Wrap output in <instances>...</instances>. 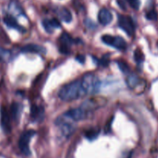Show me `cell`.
<instances>
[{"label": "cell", "mask_w": 158, "mask_h": 158, "mask_svg": "<svg viewBox=\"0 0 158 158\" xmlns=\"http://www.w3.org/2000/svg\"><path fill=\"white\" fill-rule=\"evenodd\" d=\"M81 84L85 94L88 95H92L98 93L101 86L98 77L91 73L83 76L81 80Z\"/></svg>", "instance_id": "7a4b0ae2"}, {"label": "cell", "mask_w": 158, "mask_h": 158, "mask_svg": "<svg viewBox=\"0 0 158 158\" xmlns=\"http://www.w3.org/2000/svg\"><path fill=\"white\" fill-rule=\"evenodd\" d=\"M81 80H76L64 85L59 91V97L63 101H72L85 95Z\"/></svg>", "instance_id": "6da1fadb"}, {"label": "cell", "mask_w": 158, "mask_h": 158, "mask_svg": "<svg viewBox=\"0 0 158 158\" xmlns=\"http://www.w3.org/2000/svg\"><path fill=\"white\" fill-rule=\"evenodd\" d=\"M100 133V130L99 129V128H92V129L88 130L87 131H86V133H85V137H86L87 140L92 141V140H96V139L99 137Z\"/></svg>", "instance_id": "9a60e30c"}, {"label": "cell", "mask_w": 158, "mask_h": 158, "mask_svg": "<svg viewBox=\"0 0 158 158\" xmlns=\"http://www.w3.org/2000/svg\"><path fill=\"white\" fill-rule=\"evenodd\" d=\"M50 21H51V23H52V25L53 26V27L55 28V29L56 28L61 27V25H60V22H59L56 19H50Z\"/></svg>", "instance_id": "4316f807"}, {"label": "cell", "mask_w": 158, "mask_h": 158, "mask_svg": "<svg viewBox=\"0 0 158 158\" xmlns=\"http://www.w3.org/2000/svg\"><path fill=\"white\" fill-rule=\"evenodd\" d=\"M1 114V127L2 129L3 130L6 134H9L11 132V124H10V118H9V113L7 112L6 109L5 107L1 108L0 111Z\"/></svg>", "instance_id": "52a82bcc"}, {"label": "cell", "mask_w": 158, "mask_h": 158, "mask_svg": "<svg viewBox=\"0 0 158 158\" xmlns=\"http://www.w3.org/2000/svg\"><path fill=\"white\" fill-rule=\"evenodd\" d=\"M110 63V58H109V55H106L103 57V58L100 60V63L103 66H108Z\"/></svg>", "instance_id": "d4e9b609"}, {"label": "cell", "mask_w": 158, "mask_h": 158, "mask_svg": "<svg viewBox=\"0 0 158 158\" xmlns=\"http://www.w3.org/2000/svg\"><path fill=\"white\" fill-rule=\"evenodd\" d=\"M113 119H114V117H112L111 120H110V121H109V123H108V125H106V128H105V131H106V133L110 132V126H111V123H112Z\"/></svg>", "instance_id": "f546056e"}, {"label": "cell", "mask_w": 158, "mask_h": 158, "mask_svg": "<svg viewBox=\"0 0 158 158\" xmlns=\"http://www.w3.org/2000/svg\"><path fill=\"white\" fill-rule=\"evenodd\" d=\"M117 4L119 5V6L120 7V9H123V10H126L127 9L126 4H125V2L123 1V0H117Z\"/></svg>", "instance_id": "f1b7e54d"}, {"label": "cell", "mask_w": 158, "mask_h": 158, "mask_svg": "<svg viewBox=\"0 0 158 158\" xmlns=\"http://www.w3.org/2000/svg\"><path fill=\"white\" fill-rule=\"evenodd\" d=\"M106 104V100L103 97H94V98L88 99L85 100L81 104L80 107L85 111L95 110Z\"/></svg>", "instance_id": "277c9868"}, {"label": "cell", "mask_w": 158, "mask_h": 158, "mask_svg": "<svg viewBox=\"0 0 158 158\" xmlns=\"http://www.w3.org/2000/svg\"><path fill=\"white\" fill-rule=\"evenodd\" d=\"M132 157H133V151H131V152L128 154L127 157V158H132Z\"/></svg>", "instance_id": "4dcf8cb0"}, {"label": "cell", "mask_w": 158, "mask_h": 158, "mask_svg": "<svg viewBox=\"0 0 158 158\" xmlns=\"http://www.w3.org/2000/svg\"><path fill=\"white\" fill-rule=\"evenodd\" d=\"M98 20L99 23L103 26H107L110 24L111 22L113 21V15L111 12L108 10L107 9H100L98 13Z\"/></svg>", "instance_id": "ba28073f"}, {"label": "cell", "mask_w": 158, "mask_h": 158, "mask_svg": "<svg viewBox=\"0 0 158 158\" xmlns=\"http://www.w3.org/2000/svg\"><path fill=\"white\" fill-rule=\"evenodd\" d=\"M60 43L62 44L61 46L69 48V46L73 43V40L71 38L69 34L66 33V32H63L60 36Z\"/></svg>", "instance_id": "2e32d148"}, {"label": "cell", "mask_w": 158, "mask_h": 158, "mask_svg": "<svg viewBox=\"0 0 158 158\" xmlns=\"http://www.w3.org/2000/svg\"><path fill=\"white\" fill-rule=\"evenodd\" d=\"M157 12L155 10H151L146 14V18L149 20L157 19Z\"/></svg>", "instance_id": "603a6c76"}, {"label": "cell", "mask_w": 158, "mask_h": 158, "mask_svg": "<svg viewBox=\"0 0 158 158\" xmlns=\"http://www.w3.org/2000/svg\"><path fill=\"white\" fill-rule=\"evenodd\" d=\"M134 60L138 63H141L144 60V56L140 49H137L134 51Z\"/></svg>", "instance_id": "ffe728a7"}, {"label": "cell", "mask_w": 158, "mask_h": 158, "mask_svg": "<svg viewBox=\"0 0 158 158\" xmlns=\"http://www.w3.org/2000/svg\"><path fill=\"white\" fill-rule=\"evenodd\" d=\"M21 50L23 52H34L40 54H45L46 52L45 47L37 44H27L23 46Z\"/></svg>", "instance_id": "30bf717a"}, {"label": "cell", "mask_w": 158, "mask_h": 158, "mask_svg": "<svg viewBox=\"0 0 158 158\" xmlns=\"http://www.w3.org/2000/svg\"><path fill=\"white\" fill-rule=\"evenodd\" d=\"M35 134H36V132L35 131L30 130V131L23 132L20 136L19 140V148L21 152L26 156L31 155V151L29 149V143L32 137H34Z\"/></svg>", "instance_id": "3957f363"}, {"label": "cell", "mask_w": 158, "mask_h": 158, "mask_svg": "<svg viewBox=\"0 0 158 158\" xmlns=\"http://www.w3.org/2000/svg\"><path fill=\"white\" fill-rule=\"evenodd\" d=\"M4 23L6 26L12 28V29H15L19 31H21V32H24L25 31L24 28H23L18 24L16 19L12 15H6L4 18Z\"/></svg>", "instance_id": "8fae6325"}, {"label": "cell", "mask_w": 158, "mask_h": 158, "mask_svg": "<svg viewBox=\"0 0 158 158\" xmlns=\"http://www.w3.org/2000/svg\"><path fill=\"white\" fill-rule=\"evenodd\" d=\"M76 60H77L80 63H82V64H83V63H84L86 58H85V56L78 55L77 57H76Z\"/></svg>", "instance_id": "83f0119b"}, {"label": "cell", "mask_w": 158, "mask_h": 158, "mask_svg": "<svg viewBox=\"0 0 158 158\" xmlns=\"http://www.w3.org/2000/svg\"><path fill=\"white\" fill-rule=\"evenodd\" d=\"M22 110H23V106L20 103H13L11 106V114H12V119L15 122L19 121Z\"/></svg>", "instance_id": "7c38bea8"}, {"label": "cell", "mask_w": 158, "mask_h": 158, "mask_svg": "<svg viewBox=\"0 0 158 158\" xmlns=\"http://www.w3.org/2000/svg\"><path fill=\"white\" fill-rule=\"evenodd\" d=\"M117 65L122 73H123L124 74L130 73V68L127 63H125L123 60H120V61H117Z\"/></svg>", "instance_id": "ac0fdd59"}, {"label": "cell", "mask_w": 158, "mask_h": 158, "mask_svg": "<svg viewBox=\"0 0 158 158\" xmlns=\"http://www.w3.org/2000/svg\"><path fill=\"white\" fill-rule=\"evenodd\" d=\"M10 55H11V53L9 50L0 47V59H1V60H9Z\"/></svg>", "instance_id": "44dd1931"}, {"label": "cell", "mask_w": 158, "mask_h": 158, "mask_svg": "<svg viewBox=\"0 0 158 158\" xmlns=\"http://www.w3.org/2000/svg\"><path fill=\"white\" fill-rule=\"evenodd\" d=\"M112 46H114L115 49H120V50H123L127 48V43L123 38L120 36H114V41H113Z\"/></svg>", "instance_id": "4fadbf2b"}, {"label": "cell", "mask_w": 158, "mask_h": 158, "mask_svg": "<svg viewBox=\"0 0 158 158\" xmlns=\"http://www.w3.org/2000/svg\"><path fill=\"white\" fill-rule=\"evenodd\" d=\"M114 36H112L110 35H103L102 36V41L106 45H109V46H111L113 43V41H114Z\"/></svg>", "instance_id": "7402d4cb"}, {"label": "cell", "mask_w": 158, "mask_h": 158, "mask_svg": "<svg viewBox=\"0 0 158 158\" xmlns=\"http://www.w3.org/2000/svg\"><path fill=\"white\" fill-rule=\"evenodd\" d=\"M128 2H129L130 6H131L133 9H136V10L139 9L140 6V0H128Z\"/></svg>", "instance_id": "cb8c5ba5"}, {"label": "cell", "mask_w": 158, "mask_h": 158, "mask_svg": "<svg viewBox=\"0 0 158 158\" xmlns=\"http://www.w3.org/2000/svg\"><path fill=\"white\" fill-rule=\"evenodd\" d=\"M84 23H85V25H86L88 28H89V29H94V28L96 27V24L94 23V22H93L92 20L89 19H85Z\"/></svg>", "instance_id": "484cf974"}, {"label": "cell", "mask_w": 158, "mask_h": 158, "mask_svg": "<svg viewBox=\"0 0 158 158\" xmlns=\"http://www.w3.org/2000/svg\"><path fill=\"white\" fill-rule=\"evenodd\" d=\"M58 15L60 18L66 23H70L72 21V14H71L70 11L66 8H61L59 11Z\"/></svg>", "instance_id": "5bb4252c"}, {"label": "cell", "mask_w": 158, "mask_h": 158, "mask_svg": "<svg viewBox=\"0 0 158 158\" xmlns=\"http://www.w3.org/2000/svg\"><path fill=\"white\" fill-rule=\"evenodd\" d=\"M43 113V108L40 107L38 106H35L33 105L31 107V116H32L33 118L37 119L38 117H41L42 114Z\"/></svg>", "instance_id": "e0dca14e"}, {"label": "cell", "mask_w": 158, "mask_h": 158, "mask_svg": "<svg viewBox=\"0 0 158 158\" xmlns=\"http://www.w3.org/2000/svg\"><path fill=\"white\" fill-rule=\"evenodd\" d=\"M63 115L73 121H80V120H84L86 117V111L82 109L81 107L75 108V109H72L66 112Z\"/></svg>", "instance_id": "8992f818"}, {"label": "cell", "mask_w": 158, "mask_h": 158, "mask_svg": "<svg viewBox=\"0 0 158 158\" xmlns=\"http://www.w3.org/2000/svg\"><path fill=\"white\" fill-rule=\"evenodd\" d=\"M142 82H143V80H140L135 74H130L127 79V84L131 89H136L139 86H144V83L142 84Z\"/></svg>", "instance_id": "9c48e42d"}, {"label": "cell", "mask_w": 158, "mask_h": 158, "mask_svg": "<svg viewBox=\"0 0 158 158\" xmlns=\"http://www.w3.org/2000/svg\"><path fill=\"white\" fill-rule=\"evenodd\" d=\"M43 26L44 27L45 30L48 32V33H52L53 32V26L51 23V21L49 19H44L43 21Z\"/></svg>", "instance_id": "d6986e66"}, {"label": "cell", "mask_w": 158, "mask_h": 158, "mask_svg": "<svg viewBox=\"0 0 158 158\" xmlns=\"http://www.w3.org/2000/svg\"><path fill=\"white\" fill-rule=\"evenodd\" d=\"M119 26L126 32L127 35H133L134 34V25L131 17L125 15H119Z\"/></svg>", "instance_id": "5b68a950"}]
</instances>
